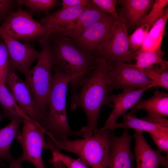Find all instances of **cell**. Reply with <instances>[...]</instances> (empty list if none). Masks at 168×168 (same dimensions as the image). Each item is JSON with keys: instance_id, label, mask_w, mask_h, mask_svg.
Instances as JSON below:
<instances>
[{"instance_id": "obj_1", "label": "cell", "mask_w": 168, "mask_h": 168, "mask_svg": "<svg viewBox=\"0 0 168 168\" xmlns=\"http://www.w3.org/2000/svg\"><path fill=\"white\" fill-rule=\"evenodd\" d=\"M108 74L106 59L97 56L93 69L81 83L76 96L74 110L78 107L84 112L87 118L86 126L80 129L83 138H88L98 131L97 121L102 108L110 103L109 97L113 90Z\"/></svg>"}, {"instance_id": "obj_2", "label": "cell", "mask_w": 168, "mask_h": 168, "mask_svg": "<svg viewBox=\"0 0 168 168\" xmlns=\"http://www.w3.org/2000/svg\"><path fill=\"white\" fill-rule=\"evenodd\" d=\"M53 82L48 99V114L44 125L47 138L58 142L68 139L71 136L82 137L80 129L72 130L68 123L66 111L67 87L70 83L71 90H77L80 81L77 76L67 74L53 65Z\"/></svg>"}, {"instance_id": "obj_3", "label": "cell", "mask_w": 168, "mask_h": 168, "mask_svg": "<svg viewBox=\"0 0 168 168\" xmlns=\"http://www.w3.org/2000/svg\"><path fill=\"white\" fill-rule=\"evenodd\" d=\"M110 131L98 130L90 137L60 142L47 138L46 150H64L76 154L92 168H107L110 152Z\"/></svg>"}, {"instance_id": "obj_4", "label": "cell", "mask_w": 168, "mask_h": 168, "mask_svg": "<svg viewBox=\"0 0 168 168\" xmlns=\"http://www.w3.org/2000/svg\"><path fill=\"white\" fill-rule=\"evenodd\" d=\"M40 50L36 65L24 75L34 97L40 125L43 127L48 111V101L53 82L52 46L49 37L39 43Z\"/></svg>"}, {"instance_id": "obj_5", "label": "cell", "mask_w": 168, "mask_h": 168, "mask_svg": "<svg viewBox=\"0 0 168 168\" xmlns=\"http://www.w3.org/2000/svg\"><path fill=\"white\" fill-rule=\"evenodd\" d=\"M49 37L53 65L67 74L77 76L81 83L93 69L96 57L82 51L68 37L56 34Z\"/></svg>"}, {"instance_id": "obj_6", "label": "cell", "mask_w": 168, "mask_h": 168, "mask_svg": "<svg viewBox=\"0 0 168 168\" xmlns=\"http://www.w3.org/2000/svg\"><path fill=\"white\" fill-rule=\"evenodd\" d=\"M0 25L6 34L20 42L40 43L47 38L44 27L21 9L10 14Z\"/></svg>"}, {"instance_id": "obj_7", "label": "cell", "mask_w": 168, "mask_h": 168, "mask_svg": "<svg viewBox=\"0 0 168 168\" xmlns=\"http://www.w3.org/2000/svg\"><path fill=\"white\" fill-rule=\"evenodd\" d=\"M46 133L40 125L23 119L21 130L15 138L22 147L23 153L20 156L23 162H29L36 168H46L42 158L43 149L46 150Z\"/></svg>"}, {"instance_id": "obj_8", "label": "cell", "mask_w": 168, "mask_h": 168, "mask_svg": "<svg viewBox=\"0 0 168 168\" xmlns=\"http://www.w3.org/2000/svg\"><path fill=\"white\" fill-rule=\"evenodd\" d=\"M117 21L111 16L96 22L78 37L72 38L74 44L84 52L99 56L104 49L113 33Z\"/></svg>"}, {"instance_id": "obj_9", "label": "cell", "mask_w": 168, "mask_h": 168, "mask_svg": "<svg viewBox=\"0 0 168 168\" xmlns=\"http://www.w3.org/2000/svg\"><path fill=\"white\" fill-rule=\"evenodd\" d=\"M107 62L112 90L121 89L124 91L152 87L151 81L135 64L116 61Z\"/></svg>"}, {"instance_id": "obj_10", "label": "cell", "mask_w": 168, "mask_h": 168, "mask_svg": "<svg viewBox=\"0 0 168 168\" xmlns=\"http://www.w3.org/2000/svg\"><path fill=\"white\" fill-rule=\"evenodd\" d=\"M136 56L131 47L127 27L121 19L116 21L112 37L98 57L108 61L128 63L134 60Z\"/></svg>"}, {"instance_id": "obj_11", "label": "cell", "mask_w": 168, "mask_h": 168, "mask_svg": "<svg viewBox=\"0 0 168 168\" xmlns=\"http://www.w3.org/2000/svg\"><path fill=\"white\" fill-rule=\"evenodd\" d=\"M4 84L23 111L34 123L40 125L34 95L27 83L10 67Z\"/></svg>"}, {"instance_id": "obj_12", "label": "cell", "mask_w": 168, "mask_h": 168, "mask_svg": "<svg viewBox=\"0 0 168 168\" xmlns=\"http://www.w3.org/2000/svg\"><path fill=\"white\" fill-rule=\"evenodd\" d=\"M0 35L7 48L10 68L25 75L38 59L39 52L30 45L22 43L10 37L2 30L0 25Z\"/></svg>"}, {"instance_id": "obj_13", "label": "cell", "mask_w": 168, "mask_h": 168, "mask_svg": "<svg viewBox=\"0 0 168 168\" xmlns=\"http://www.w3.org/2000/svg\"><path fill=\"white\" fill-rule=\"evenodd\" d=\"M110 136V158L107 168H135L133 165L134 156L130 149L133 136L127 128L122 135L117 136L112 132Z\"/></svg>"}, {"instance_id": "obj_14", "label": "cell", "mask_w": 168, "mask_h": 168, "mask_svg": "<svg viewBox=\"0 0 168 168\" xmlns=\"http://www.w3.org/2000/svg\"><path fill=\"white\" fill-rule=\"evenodd\" d=\"M133 137L135 168H158L160 165L168 168V156H163L158 150L152 148L145 139L142 131L135 130Z\"/></svg>"}, {"instance_id": "obj_15", "label": "cell", "mask_w": 168, "mask_h": 168, "mask_svg": "<svg viewBox=\"0 0 168 168\" xmlns=\"http://www.w3.org/2000/svg\"><path fill=\"white\" fill-rule=\"evenodd\" d=\"M151 88V86H149L135 90L124 91L117 95H111L109 100L113 104V110L104 125L98 130H110L119 117L132 108L139 101L143 93Z\"/></svg>"}, {"instance_id": "obj_16", "label": "cell", "mask_w": 168, "mask_h": 168, "mask_svg": "<svg viewBox=\"0 0 168 168\" xmlns=\"http://www.w3.org/2000/svg\"><path fill=\"white\" fill-rule=\"evenodd\" d=\"M110 16L100 11L94 4L82 12L70 24L53 34L76 38L94 23Z\"/></svg>"}, {"instance_id": "obj_17", "label": "cell", "mask_w": 168, "mask_h": 168, "mask_svg": "<svg viewBox=\"0 0 168 168\" xmlns=\"http://www.w3.org/2000/svg\"><path fill=\"white\" fill-rule=\"evenodd\" d=\"M89 7L61 8L41 18L38 22L44 27L47 38L70 24Z\"/></svg>"}, {"instance_id": "obj_18", "label": "cell", "mask_w": 168, "mask_h": 168, "mask_svg": "<svg viewBox=\"0 0 168 168\" xmlns=\"http://www.w3.org/2000/svg\"><path fill=\"white\" fill-rule=\"evenodd\" d=\"M122 115L123 122L121 123L116 122L110 128V131L119 128H131L149 133L158 131L168 132V120L165 118L148 120L142 118L138 119L132 113H125Z\"/></svg>"}, {"instance_id": "obj_19", "label": "cell", "mask_w": 168, "mask_h": 168, "mask_svg": "<svg viewBox=\"0 0 168 168\" xmlns=\"http://www.w3.org/2000/svg\"><path fill=\"white\" fill-rule=\"evenodd\" d=\"M139 110L146 111L147 116L151 117H168V94L156 90L150 98L139 101L132 108V113H135Z\"/></svg>"}, {"instance_id": "obj_20", "label": "cell", "mask_w": 168, "mask_h": 168, "mask_svg": "<svg viewBox=\"0 0 168 168\" xmlns=\"http://www.w3.org/2000/svg\"><path fill=\"white\" fill-rule=\"evenodd\" d=\"M122 3L126 17L132 26H137L153 5V0H124Z\"/></svg>"}, {"instance_id": "obj_21", "label": "cell", "mask_w": 168, "mask_h": 168, "mask_svg": "<svg viewBox=\"0 0 168 168\" xmlns=\"http://www.w3.org/2000/svg\"><path fill=\"white\" fill-rule=\"evenodd\" d=\"M23 119L19 117L14 118L7 125L0 129V159L9 162L13 158L10 152V147Z\"/></svg>"}, {"instance_id": "obj_22", "label": "cell", "mask_w": 168, "mask_h": 168, "mask_svg": "<svg viewBox=\"0 0 168 168\" xmlns=\"http://www.w3.org/2000/svg\"><path fill=\"white\" fill-rule=\"evenodd\" d=\"M0 105L4 116L9 119L17 117L32 121L14 100L5 84L0 82Z\"/></svg>"}, {"instance_id": "obj_23", "label": "cell", "mask_w": 168, "mask_h": 168, "mask_svg": "<svg viewBox=\"0 0 168 168\" xmlns=\"http://www.w3.org/2000/svg\"><path fill=\"white\" fill-rule=\"evenodd\" d=\"M168 19V9L167 8L164 9L162 15L150 28L142 48L146 50H152L161 47Z\"/></svg>"}, {"instance_id": "obj_24", "label": "cell", "mask_w": 168, "mask_h": 168, "mask_svg": "<svg viewBox=\"0 0 168 168\" xmlns=\"http://www.w3.org/2000/svg\"><path fill=\"white\" fill-rule=\"evenodd\" d=\"M164 53L161 47L152 50H148L141 48L136 53L135 66L139 69L158 65L162 68L168 69V62L163 59Z\"/></svg>"}, {"instance_id": "obj_25", "label": "cell", "mask_w": 168, "mask_h": 168, "mask_svg": "<svg viewBox=\"0 0 168 168\" xmlns=\"http://www.w3.org/2000/svg\"><path fill=\"white\" fill-rule=\"evenodd\" d=\"M151 81L152 87H162L168 89V69L161 68L158 65L140 69Z\"/></svg>"}, {"instance_id": "obj_26", "label": "cell", "mask_w": 168, "mask_h": 168, "mask_svg": "<svg viewBox=\"0 0 168 168\" xmlns=\"http://www.w3.org/2000/svg\"><path fill=\"white\" fill-rule=\"evenodd\" d=\"M19 6L24 5L32 16L34 14L43 13L47 15L50 11L54 7L60 4L57 0H17Z\"/></svg>"}, {"instance_id": "obj_27", "label": "cell", "mask_w": 168, "mask_h": 168, "mask_svg": "<svg viewBox=\"0 0 168 168\" xmlns=\"http://www.w3.org/2000/svg\"><path fill=\"white\" fill-rule=\"evenodd\" d=\"M168 3V0H155L150 12L137 26L138 27L145 24H148L151 27L162 15Z\"/></svg>"}, {"instance_id": "obj_28", "label": "cell", "mask_w": 168, "mask_h": 168, "mask_svg": "<svg viewBox=\"0 0 168 168\" xmlns=\"http://www.w3.org/2000/svg\"><path fill=\"white\" fill-rule=\"evenodd\" d=\"M151 28L148 24H145L138 28L129 36L132 51L136 53L141 48Z\"/></svg>"}, {"instance_id": "obj_29", "label": "cell", "mask_w": 168, "mask_h": 168, "mask_svg": "<svg viewBox=\"0 0 168 168\" xmlns=\"http://www.w3.org/2000/svg\"><path fill=\"white\" fill-rule=\"evenodd\" d=\"M9 68L8 51L4 41L0 35V82L4 84Z\"/></svg>"}, {"instance_id": "obj_30", "label": "cell", "mask_w": 168, "mask_h": 168, "mask_svg": "<svg viewBox=\"0 0 168 168\" xmlns=\"http://www.w3.org/2000/svg\"><path fill=\"white\" fill-rule=\"evenodd\" d=\"M93 3L100 11L111 15L117 21L121 20L115 8L116 0H92Z\"/></svg>"}, {"instance_id": "obj_31", "label": "cell", "mask_w": 168, "mask_h": 168, "mask_svg": "<svg viewBox=\"0 0 168 168\" xmlns=\"http://www.w3.org/2000/svg\"><path fill=\"white\" fill-rule=\"evenodd\" d=\"M51 152L56 155L67 168H88L87 165L80 158H72L56 150H53Z\"/></svg>"}, {"instance_id": "obj_32", "label": "cell", "mask_w": 168, "mask_h": 168, "mask_svg": "<svg viewBox=\"0 0 168 168\" xmlns=\"http://www.w3.org/2000/svg\"><path fill=\"white\" fill-rule=\"evenodd\" d=\"M152 139L157 146L160 152L168 155V132H155L149 133Z\"/></svg>"}, {"instance_id": "obj_33", "label": "cell", "mask_w": 168, "mask_h": 168, "mask_svg": "<svg viewBox=\"0 0 168 168\" xmlns=\"http://www.w3.org/2000/svg\"><path fill=\"white\" fill-rule=\"evenodd\" d=\"M19 5L17 0H0V25L14 12V8Z\"/></svg>"}, {"instance_id": "obj_34", "label": "cell", "mask_w": 168, "mask_h": 168, "mask_svg": "<svg viewBox=\"0 0 168 168\" xmlns=\"http://www.w3.org/2000/svg\"><path fill=\"white\" fill-rule=\"evenodd\" d=\"M62 9L71 7L89 6L93 5L92 0H63L62 2Z\"/></svg>"}, {"instance_id": "obj_35", "label": "cell", "mask_w": 168, "mask_h": 168, "mask_svg": "<svg viewBox=\"0 0 168 168\" xmlns=\"http://www.w3.org/2000/svg\"><path fill=\"white\" fill-rule=\"evenodd\" d=\"M52 157L49 160L50 168H67L56 155L52 153Z\"/></svg>"}, {"instance_id": "obj_36", "label": "cell", "mask_w": 168, "mask_h": 168, "mask_svg": "<svg viewBox=\"0 0 168 168\" xmlns=\"http://www.w3.org/2000/svg\"><path fill=\"white\" fill-rule=\"evenodd\" d=\"M23 162L20 156L16 158H13L9 162V168H23L22 163Z\"/></svg>"}, {"instance_id": "obj_37", "label": "cell", "mask_w": 168, "mask_h": 168, "mask_svg": "<svg viewBox=\"0 0 168 168\" xmlns=\"http://www.w3.org/2000/svg\"><path fill=\"white\" fill-rule=\"evenodd\" d=\"M5 164L2 162V160L0 159V167H3L4 166Z\"/></svg>"}, {"instance_id": "obj_38", "label": "cell", "mask_w": 168, "mask_h": 168, "mask_svg": "<svg viewBox=\"0 0 168 168\" xmlns=\"http://www.w3.org/2000/svg\"><path fill=\"white\" fill-rule=\"evenodd\" d=\"M2 114L1 111H0V121H1L2 118Z\"/></svg>"}]
</instances>
